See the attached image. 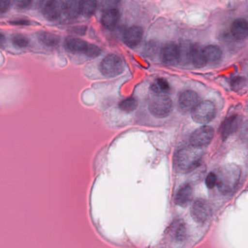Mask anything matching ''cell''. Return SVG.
Returning <instances> with one entry per match:
<instances>
[{"mask_svg":"<svg viewBox=\"0 0 248 248\" xmlns=\"http://www.w3.org/2000/svg\"><path fill=\"white\" fill-rule=\"evenodd\" d=\"M202 149L189 146L177 151L175 158V165L181 173H189L201 165L202 160Z\"/></svg>","mask_w":248,"mask_h":248,"instance_id":"1","label":"cell"},{"mask_svg":"<svg viewBox=\"0 0 248 248\" xmlns=\"http://www.w3.org/2000/svg\"><path fill=\"white\" fill-rule=\"evenodd\" d=\"M217 186L223 195H228L235 190L241 177V170L235 165H228L220 169L217 174Z\"/></svg>","mask_w":248,"mask_h":248,"instance_id":"2","label":"cell"},{"mask_svg":"<svg viewBox=\"0 0 248 248\" xmlns=\"http://www.w3.org/2000/svg\"><path fill=\"white\" fill-rule=\"evenodd\" d=\"M173 101L166 94L155 95L149 103L152 115L157 118L167 117L173 110Z\"/></svg>","mask_w":248,"mask_h":248,"instance_id":"3","label":"cell"},{"mask_svg":"<svg viewBox=\"0 0 248 248\" xmlns=\"http://www.w3.org/2000/svg\"><path fill=\"white\" fill-rule=\"evenodd\" d=\"M216 106L212 101L208 100H202L199 102L192 112V117L197 123H209L215 118Z\"/></svg>","mask_w":248,"mask_h":248,"instance_id":"4","label":"cell"},{"mask_svg":"<svg viewBox=\"0 0 248 248\" xmlns=\"http://www.w3.org/2000/svg\"><path fill=\"white\" fill-rule=\"evenodd\" d=\"M100 69L102 74L106 77L119 76L124 71L123 60L116 54H108L100 62Z\"/></svg>","mask_w":248,"mask_h":248,"instance_id":"5","label":"cell"},{"mask_svg":"<svg viewBox=\"0 0 248 248\" xmlns=\"http://www.w3.org/2000/svg\"><path fill=\"white\" fill-rule=\"evenodd\" d=\"M190 212L192 218L195 222L203 224L211 218L213 211L211 204L208 200L198 198L192 203Z\"/></svg>","mask_w":248,"mask_h":248,"instance_id":"6","label":"cell"},{"mask_svg":"<svg viewBox=\"0 0 248 248\" xmlns=\"http://www.w3.org/2000/svg\"><path fill=\"white\" fill-rule=\"evenodd\" d=\"M214 136V131L212 127L204 125L191 134L189 141L192 147L202 149L211 144Z\"/></svg>","mask_w":248,"mask_h":248,"instance_id":"7","label":"cell"},{"mask_svg":"<svg viewBox=\"0 0 248 248\" xmlns=\"http://www.w3.org/2000/svg\"><path fill=\"white\" fill-rule=\"evenodd\" d=\"M200 97L198 93L192 90L184 91L179 98V108L184 113L192 112L199 103Z\"/></svg>","mask_w":248,"mask_h":248,"instance_id":"8","label":"cell"},{"mask_svg":"<svg viewBox=\"0 0 248 248\" xmlns=\"http://www.w3.org/2000/svg\"><path fill=\"white\" fill-rule=\"evenodd\" d=\"M63 12V1H49L45 3L42 8V14L46 20L55 21L58 20Z\"/></svg>","mask_w":248,"mask_h":248,"instance_id":"9","label":"cell"},{"mask_svg":"<svg viewBox=\"0 0 248 248\" xmlns=\"http://www.w3.org/2000/svg\"><path fill=\"white\" fill-rule=\"evenodd\" d=\"M144 31L139 26H133L125 30L124 33V42L129 48H136L142 40Z\"/></svg>","mask_w":248,"mask_h":248,"instance_id":"10","label":"cell"},{"mask_svg":"<svg viewBox=\"0 0 248 248\" xmlns=\"http://www.w3.org/2000/svg\"><path fill=\"white\" fill-rule=\"evenodd\" d=\"M241 124V118L238 115H233L224 121L221 125V138L224 141L237 132Z\"/></svg>","mask_w":248,"mask_h":248,"instance_id":"11","label":"cell"},{"mask_svg":"<svg viewBox=\"0 0 248 248\" xmlns=\"http://www.w3.org/2000/svg\"><path fill=\"white\" fill-rule=\"evenodd\" d=\"M194 189L190 183H185L181 186L180 189L175 197V203L179 206H185L191 202L193 198Z\"/></svg>","mask_w":248,"mask_h":248,"instance_id":"12","label":"cell"},{"mask_svg":"<svg viewBox=\"0 0 248 248\" xmlns=\"http://www.w3.org/2000/svg\"><path fill=\"white\" fill-rule=\"evenodd\" d=\"M161 59L167 65L178 63V45L173 42L166 44L161 50Z\"/></svg>","mask_w":248,"mask_h":248,"instance_id":"13","label":"cell"},{"mask_svg":"<svg viewBox=\"0 0 248 248\" xmlns=\"http://www.w3.org/2000/svg\"><path fill=\"white\" fill-rule=\"evenodd\" d=\"M231 33L236 40H243L248 36V22L244 18H237L231 26Z\"/></svg>","mask_w":248,"mask_h":248,"instance_id":"14","label":"cell"},{"mask_svg":"<svg viewBox=\"0 0 248 248\" xmlns=\"http://www.w3.org/2000/svg\"><path fill=\"white\" fill-rule=\"evenodd\" d=\"M89 44L83 39L74 36H68L65 40V48L74 53L85 54Z\"/></svg>","mask_w":248,"mask_h":248,"instance_id":"15","label":"cell"},{"mask_svg":"<svg viewBox=\"0 0 248 248\" xmlns=\"http://www.w3.org/2000/svg\"><path fill=\"white\" fill-rule=\"evenodd\" d=\"M169 233L174 240L183 241L186 238L187 234L186 224L182 220H176L170 225Z\"/></svg>","mask_w":248,"mask_h":248,"instance_id":"16","label":"cell"},{"mask_svg":"<svg viewBox=\"0 0 248 248\" xmlns=\"http://www.w3.org/2000/svg\"><path fill=\"white\" fill-rule=\"evenodd\" d=\"M190 62L196 68H202L208 64L204 54L203 48L198 44L192 45Z\"/></svg>","mask_w":248,"mask_h":248,"instance_id":"17","label":"cell"},{"mask_svg":"<svg viewBox=\"0 0 248 248\" xmlns=\"http://www.w3.org/2000/svg\"><path fill=\"white\" fill-rule=\"evenodd\" d=\"M119 18H120V12L118 9H109L103 13L101 23L106 29H112L116 26Z\"/></svg>","mask_w":248,"mask_h":248,"instance_id":"18","label":"cell"},{"mask_svg":"<svg viewBox=\"0 0 248 248\" xmlns=\"http://www.w3.org/2000/svg\"><path fill=\"white\" fill-rule=\"evenodd\" d=\"M204 54L207 64H217L222 58V52L218 46L208 45L203 48Z\"/></svg>","mask_w":248,"mask_h":248,"instance_id":"19","label":"cell"},{"mask_svg":"<svg viewBox=\"0 0 248 248\" xmlns=\"http://www.w3.org/2000/svg\"><path fill=\"white\" fill-rule=\"evenodd\" d=\"M192 46L188 42H183L178 45V63L182 65L190 63Z\"/></svg>","mask_w":248,"mask_h":248,"instance_id":"20","label":"cell"},{"mask_svg":"<svg viewBox=\"0 0 248 248\" xmlns=\"http://www.w3.org/2000/svg\"><path fill=\"white\" fill-rule=\"evenodd\" d=\"M80 3L78 1H63V12L62 14L67 16L68 18H75L81 13Z\"/></svg>","mask_w":248,"mask_h":248,"instance_id":"21","label":"cell"},{"mask_svg":"<svg viewBox=\"0 0 248 248\" xmlns=\"http://www.w3.org/2000/svg\"><path fill=\"white\" fill-rule=\"evenodd\" d=\"M37 37L39 42L46 47H56L60 42L59 36L49 32H39Z\"/></svg>","mask_w":248,"mask_h":248,"instance_id":"22","label":"cell"},{"mask_svg":"<svg viewBox=\"0 0 248 248\" xmlns=\"http://www.w3.org/2000/svg\"><path fill=\"white\" fill-rule=\"evenodd\" d=\"M150 89L155 95L166 94L170 90V85L165 79L159 78L151 84Z\"/></svg>","mask_w":248,"mask_h":248,"instance_id":"23","label":"cell"},{"mask_svg":"<svg viewBox=\"0 0 248 248\" xmlns=\"http://www.w3.org/2000/svg\"><path fill=\"white\" fill-rule=\"evenodd\" d=\"M97 1L94 0H87V1H81L80 3V8H81V13L87 17H90L95 13L96 9L97 7Z\"/></svg>","mask_w":248,"mask_h":248,"instance_id":"24","label":"cell"},{"mask_svg":"<svg viewBox=\"0 0 248 248\" xmlns=\"http://www.w3.org/2000/svg\"><path fill=\"white\" fill-rule=\"evenodd\" d=\"M12 42L16 48H26L30 44V39L26 35L16 33L12 37Z\"/></svg>","mask_w":248,"mask_h":248,"instance_id":"25","label":"cell"},{"mask_svg":"<svg viewBox=\"0 0 248 248\" xmlns=\"http://www.w3.org/2000/svg\"><path fill=\"white\" fill-rule=\"evenodd\" d=\"M138 106V102L137 99L134 98L124 99L119 103V108L124 112H131L137 109Z\"/></svg>","mask_w":248,"mask_h":248,"instance_id":"26","label":"cell"},{"mask_svg":"<svg viewBox=\"0 0 248 248\" xmlns=\"http://www.w3.org/2000/svg\"><path fill=\"white\" fill-rule=\"evenodd\" d=\"M101 54V50L96 46V45H93V44H89L88 48H87V51H86L85 55L90 58H95Z\"/></svg>","mask_w":248,"mask_h":248,"instance_id":"27","label":"cell"},{"mask_svg":"<svg viewBox=\"0 0 248 248\" xmlns=\"http://www.w3.org/2000/svg\"><path fill=\"white\" fill-rule=\"evenodd\" d=\"M205 183H206L207 187L209 189H214L217 183V173H210L207 176L206 179H205Z\"/></svg>","mask_w":248,"mask_h":248,"instance_id":"28","label":"cell"},{"mask_svg":"<svg viewBox=\"0 0 248 248\" xmlns=\"http://www.w3.org/2000/svg\"><path fill=\"white\" fill-rule=\"evenodd\" d=\"M32 4V1H19L16 2V6L19 10H27L31 7Z\"/></svg>","mask_w":248,"mask_h":248,"instance_id":"29","label":"cell"},{"mask_svg":"<svg viewBox=\"0 0 248 248\" xmlns=\"http://www.w3.org/2000/svg\"><path fill=\"white\" fill-rule=\"evenodd\" d=\"M10 24L16 25V26H29L31 24V21L26 18L15 19L10 21Z\"/></svg>","mask_w":248,"mask_h":248,"instance_id":"30","label":"cell"},{"mask_svg":"<svg viewBox=\"0 0 248 248\" xmlns=\"http://www.w3.org/2000/svg\"><path fill=\"white\" fill-rule=\"evenodd\" d=\"M11 2L10 1H0V14H4L10 10Z\"/></svg>","mask_w":248,"mask_h":248,"instance_id":"31","label":"cell"},{"mask_svg":"<svg viewBox=\"0 0 248 248\" xmlns=\"http://www.w3.org/2000/svg\"><path fill=\"white\" fill-rule=\"evenodd\" d=\"M74 32L78 34H84L86 31H87V27L85 26H81V27H76L74 29Z\"/></svg>","mask_w":248,"mask_h":248,"instance_id":"32","label":"cell"},{"mask_svg":"<svg viewBox=\"0 0 248 248\" xmlns=\"http://www.w3.org/2000/svg\"><path fill=\"white\" fill-rule=\"evenodd\" d=\"M242 82H243V79L240 78V77H237V78L234 79L232 80V84L233 87H237L240 83H242Z\"/></svg>","mask_w":248,"mask_h":248,"instance_id":"33","label":"cell"},{"mask_svg":"<svg viewBox=\"0 0 248 248\" xmlns=\"http://www.w3.org/2000/svg\"><path fill=\"white\" fill-rule=\"evenodd\" d=\"M5 36H4V33H1V32H0V48H2V47L4 46V44H5Z\"/></svg>","mask_w":248,"mask_h":248,"instance_id":"34","label":"cell"}]
</instances>
